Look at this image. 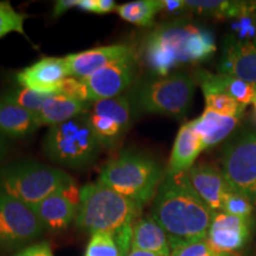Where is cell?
I'll return each mask as SVG.
<instances>
[{"mask_svg": "<svg viewBox=\"0 0 256 256\" xmlns=\"http://www.w3.org/2000/svg\"><path fill=\"white\" fill-rule=\"evenodd\" d=\"M215 52L212 32L177 19L156 26L144 40L139 57L150 76H168L182 66L206 62Z\"/></svg>", "mask_w": 256, "mask_h": 256, "instance_id": "6da1fadb", "label": "cell"}, {"mask_svg": "<svg viewBox=\"0 0 256 256\" xmlns=\"http://www.w3.org/2000/svg\"><path fill=\"white\" fill-rule=\"evenodd\" d=\"M151 214L168 234L171 250L182 243L206 241L215 215L191 188L185 174L164 176Z\"/></svg>", "mask_w": 256, "mask_h": 256, "instance_id": "7a4b0ae2", "label": "cell"}, {"mask_svg": "<svg viewBox=\"0 0 256 256\" xmlns=\"http://www.w3.org/2000/svg\"><path fill=\"white\" fill-rule=\"evenodd\" d=\"M142 208L98 180L84 185L76 215V224L88 234L107 232L119 246L121 256L132 248L133 226Z\"/></svg>", "mask_w": 256, "mask_h": 256, "instance_id": "3957f363", "label": "cell"}, {"mask_svg": "<svg viewBox=\"0 0 256 256\" xmlns=\"http://www.w3.org/2000/svg\"><path fill=\"white\" fill-rule=\"evenodd\" d=\"M196 80L186 72L168 76H146L133 83L127 98L133 116L162 114L182 120L186 116L194 100Z\"/></svg>", "mask_w": 256, "mask_h": 256, "instance_id": "277c9868", "label": "cell"}, {"mask_svg": "<svg viewBox=\"0 0 256 256\" xmlns=\"http://www.w3.org/2000/svg\"><path fill=\"white\" fill-rule=\"evenodd\" d=\"M164 176L162 166L152 156L124 151L106 164L98 180L142 208L154 198Z\"/></svg>", "mask_w": 256, "mask_h": 256, "instance_id": "5b68a950", "label": "cell"}, {"mask_svg": "<svg viewBox=\"0 0 256 256\" xmlns=\"http://www.w3.org/2000/svg\"><path fill=\"white\" fill-rule=\"evenodd\" d=\"M72 179L58 168L34 160H20L0 168V194L32 209Z\"/></svg>", "mask_w": 256, "mask_h": 256, "instance_id": "8992f818", "label": "cell"}, {"mask_svg": "<svg viewBox=\"0 0 256 256\" xmlns=\"http://www.w3.org/2000/svg\"><path fill=\"white\" fill-rule=\"evenodd\" d=\"M101 150V144L89 124L87 112L49 127L43 140V152L48 159L74 170L92 164Z\"/></svg>", "mask_w": 256, "mask_h": 256, "instance_id": "52a82bcc", "label": "cell"}, {"mask_svg": "<svg viewBox=\"0 0 256 256\" xmlns=\"http://www.w3.org/2000/svg\"><path fill=\"white\" fill-rule=\"evenodd\" d=\"M224 179L232 191L256 206V130H242L230 138L222 153Z\"/></svg>", "mask_w": 256, "mask_h": 256, "instance_id": "ba28073f", "label": "cell"}, {"mask_svg": "<svg viewBox=\"0 0 256 256\" xmlns=\"http://www.w3.org/2000/svg\"><path fill=\"white\" fill-rule=\"evenodd\" d=\"M43 230L31 208L0 194V255L22 250Z\"/></svg>", "mask_w": 256, "mask_h": 256, "instance_id": "9c48e42d", "label": "cell"}, {"mask_svg": "<svg viewBox=\"0 0 256 256\" xmlns=\"http://www.w3.org/2000/svg\"><path fill=\"white\" fill-rule=\"evenodd\" d=\"M87 116L102 148L119 145L134 118L126 94L92 102Z\"/></svg>", "mask_w": 256, "mask_h": 256, "instance_id": "30bf717a", "label": "cell"}, {"mask_svg": "<svg viewBox=\"0 0 256 256\" xmlns=\"http://www.w3.org/2000/svg\"><path fill=\"white\" fill-rule=\"evenodd\" d=\"M139 58L136 51H133L83 78L87 84L90 101L106 100L124 95L122 92L132 87L136 82Z\"/></svg>", "mask_w": 256, "mask_h": 256, "instance_id": "8fae6325", "label": "cell"}, {"mask_svg": "<svg viewBox=\"0 0 256 256\" xmlns=\"http://www.w3.org/2000/svg\"><path fill=\"white\" fill-rule=\"evenodd\" d=\"M254 220L215 212L208 232L206 243L220 254L238 255L250 242Z\"/></svg>", "mask_w": 256, "mask_h": 256, "instance_id": "7c38bea8", "label": "cell"}, {"mask_svg": "<svg viewBox=\"0 0 256 256\" xmlns=\"http://www.w3.org/2000/svg\"><path fill=\"white\" fill-rule=\"evenodd\" d=\"M220 74L256 84V38L240 40L230 34L224 40Z\"/></svg>", "mask_w": 256, "mask_h": 256, "instance_id": "4fadbf2b", "label": "cell"}, {"mask_svg": "<svg viewBox=\"0 0 256 256\" xmlns=\"http://www.w3.org/2000/svg\"><path fill=\"white\" fill-rule=\"evenodd\" d=\"M66 78H69V70L64 57H43L19 72L17 82L30 90L52 95L58 92L60 83Z\"/></svg>", "mask_w": 256, "mask_h": 256, "instance_id": "5bb4252c", "label": "cell"}, {"mask_svg": "<svg viewBox=\"0 0 256 256\" xmlns=\"http://www.w3.org/2000/svg\"><path fill=\"white\" fill-rule=\"evenodd\" d=\"M185 176L191 188L214 212L222 211L224 200L232 188L224 179L220 170L210 164L200 162L192 166L185 172Z\"/></svg>", "mask_w": 256, "mask_h": 256, "instance_id": "9a60e30c", "label": "cell"}, {"mask_svg": "<svg viewBox=\"0 0 256 256\" xmlns=\"http://www.w3.org/2000/svg\"><path fill=\"white\" fill-rule=\"evenodd\" d=\"M133 51V48L128 44H113L70 54L64 58L69 70V78H86Z\"/></svg>", "mask_w": 256, "mask_h": 256, "instance_id": "2e32d148", "label": "cell"}, {"mask_svg": "<svg viewBox=\"0 0 256 256\" xmlns=\"http://www.w3.org/2000/svg\"><path fill=\"white\" fill-rule=\"evenodd\" d=\"M62 188L32 208L40 226L46 232H64L76 220L78 204L69 200L62 192Z\"/></svg>", "mask_w": 256, "mask_h": 256, "instance_id": "e0dca14e", "label": "cell"}, {"mask_svg": "<svg viewBox=\"0 0 256 256\" xmlns=\"http://www.w3.org/2000/svg\"><path fill=\"white\" fill-rule=\"evenodd\" d=\"M194 78L203 92L206 110L215 112L224 116L242 118L246 107L238 104L228 92H224L217 78V74L200 69L194 72Z\"/></svg>", "mask_w": 256, "mask_h": 256, "instance_id": "ac0fdd59", "label": "cell"}, {"mask_svg": "<svg viewBox=\"0 0 256 256\" xmlns=\"http://www.w3.org/2000/svg\"><path fill=\"white\" fill-rule=\"evenodd\" d=\"M202 151H204V146L200 136L194 132L191 122L184 124L174 140L165 174H185L194 165V162Z\"/></svg>", "mask_w": 256, "mask_h": 256, "instance_id": "d6986e66", "label": "cell"}, {"mask_svg": "<svg viewBox=\"0 0 256 256\" xmlns=\"http://www.w3.org/2000/svg\"><path fill=\"white\" fill-rule=\"evenodd\" d=\"M42 126L38 114L0 98V134L4 138L23 139Z\"/></svg>", "mask_w": 256, "mask_h": 256, "instance_id": "ffe728a7", "label": "cell"}, {"mask_svg": "<svg viewBox=\"0 0 256 256\" xmlns=\"http://www.w3.org/2000/svg\"><path fill=\"white\" fill-rule=\"evenodd\" d=\"M130 250H144L162 256H171L168 234L152 216L140 217L133 226Z\"/></svg>", "mask_w": 256, "mask_h": 256, "instance_id": "44dd1931", "label": "cell"}, {"mask_svg": "<svg viewBox=\"0 0 256 256\" xmlns=\"http://www.w3.org/2000/svg\"><path fill=\"white\" fill-rule=\"evenodd\" d=\"M241 118L224 116L215 112L206 110L197 119L190 121L203 142L204 150L217 145L226 139L236 130Z\"/></svg>", "mask_w": 256, "mask_h": 256, "instance_id": "7402d4cb", "label": "cell"}, {"mask_svg": "<svg viewBox=\"0 0 256 256\" xmlns=\"http://www.w3.org/2000/svg\"><path fill=\"white\" fill-rule=\"evenodd\" d=\"M92 102H82L62 94L49 96L46 104L38 112V119L42 126H56L74 118L80 116L88 110Z\"/></svg>", "mask_w": 256, "mask_h": 256, "instance_id": "603a6c76", "label": "cell"}, {"mask_svg": "<svg viewBox=\"0 0 256 256\" xmlns=\"http://www.w3.org/2000/svg\"><path fill=\"white\" fill-rule=\"evenodd\" d=\"M185 4L188 11L220 20L250 14L256 8L255 2L229 0H185Z\"/></svg>", "mask_w": 256, "mask_h": 256, "instance_id": "cb8c5ba5", "label": "cell"}, {"mask_svg": "<svg viewBox=\"0 0 256 256\" xmlns=\"http://www.w3.org/2000/svg\"><path fill=\"white\" fill-rule=\"evenodd\" d=\"M160 11V0H136L118 5L115 10V12L126 22L142 28L153 25L156 16Z\"/></svg>", "mask_w": 256, "mask_h": 256, "instance_id": "d4e9b609", "label": "cell"}, {"mask_svg": "<svg viewBox=\"0 0 256 256\" xmlns=\"http://www.w3.org/2000/svg\"><path fill=\"white\" fill-rule=\"evenodd\" d=\"M217 78L224 92H228L238 104L247 107L248 104H254L256 102L255 83L243 81L241 78L224 75V74H217Z\"/></svg>", "mask_w": 256, "mask_h": 256, "instance_id": "484cf974", "label": "cell"}, {"mask_svg": "<svg viewBox=\"0 0 256 256\" xmlns=\"http://www.w3.org/2000/svg\"><path fill=\"white\" fill-rule=\"evenodd\" d=\"M49 96L50 95L40 94V92L30 90V89L19 86L17 88H12L6 92L2 98V100L38 113L43 108V106L46 104Z\"/></svg>", "mask_w": 256, "mask_h": 256, "instance_id": "4316f807", "label": "cell"}, {"mask_svg": "<svg viewBox=\"0 0 256 256\" xmlns=\"http://www.w3.org/2000/svg\"><path fill=\"white\" fill-rule=\"evenodd\" d=\"M26 19L28 16L18 12L11 2L0 0V38L14 32L26 37L24 28Z\"/></svg>", "mask_w": 256, "mask_h": 256, "instance_id": "83f0119b", "label": "cell"}, {"mask_svg": "<svg viewBox=\"0 0 256 256\" xmlns=\"http://www.w3.org/2000/svg\"><path fill=\"white\" fill-rule=\"evenodd\" d=\"M84 256H121V252L110 234L96 232L89 240Z\"/></svg>", "mask_w": 256, "mask_h": 256, "instance_id": "f1b7e54d", "label": "cell"}, {"mask_svg": "<svg viewBox=\"0 0 256 256\" xmlns=\"http://www.w3.org/2000/svg\"><path fill=\"white\" fill-rule=\"evenodd\" d=\"M222 211L229 214V215L252 218V211H254V204L247 197L232 190L226 196V200H224Z\"/></svg>", "mask_w": 256, "mask_h": 256, "instance_id": "f546056e", "label": "cell"}, {"mask_svg": "<svg viewBox=\"0 0 256 256\" xmlns=\"http://www.w3.org/2000/svg\"><path fill=\"white\" fill-rule=\"evenodd\" d=\"M57 94L68 96V98L78 101L92 102L87 84H86L83 78H66L62 83H60Z\"/></svg>", "mask_w": 256, "mask_h": 256, "instance_id": "4dcf8cb0", "label": "cell"}, {"mask_svg": "<svg viewBox=\"0 0 256 256\" xmlns=\"http://www.w3.org/2000/svg\"><path fill=\"white\" fill-rule=\"evenodd\" d=\"M171 256H240L220 254L209 247L206 241H197L190 243H182L172 248Z\"/></svg>", "mask_w": 256, "mask_h": 256, "instance_id": "1f68e13d", "label": "cell"}, {"mask_svg": "<svg viewBox=\"0 0 256 256\" xmlns=\"http://www.w3.org/2000/svg\"><path fill=\"white\" fill-rule=\"evenodd\" d=\"M14 256H55L51 246L46 241L34 243L19 250Z\"/></svg>", "mask_w": 256, "mask_h": 256, "instance_id": "d6a6232c", "label": "cell"}, {"mask_svg": "<svg viewBox=\"0 0 256 256\" xmlns=\"http://www.w3.org/2000/svg\"><path fill=\"white\" fill-rule=\"evenodd\" d=\"M160 12L168 14H177L186 10L185 0H160Z\"/></svg>", "mask_w": 256, "mask_h": 256, "instance_id": "836d02e7", "label": "cell"}, {"mask_svg": "<svg viewBox=\"0 0 256 256\" xmlns=\"http://www.w3.org/2000/svg\"><path fill=\"white\" fill-rule=\"evenodd\" d=\"M78 0H58V2H55V6H54L52 16L55 18L60 17L66 14V11L72 8H78Z\"/></svg>", "mask_w": 256, "mask_h": 256, "instance_id": "e575fe53", "label": "cell"}, {"mask_svg": "<svg viewBox=\"0 0 256 256\" xmlns=\"http://www.w3.org/2000/svg\"><path fill=\"white\" fill-rule=\"evenodd\" d=\"M118 5L113 0H96V14H110L116 10Z\"/></svg>", "mask_w": 256, "mask_h": 256, "instance_id": "d590c367", "label": "cell"}, {"mask_svg": "<svg viewBox=\"0 0 256 256\" xmlns=\"http://www.w3.org/2000/svg\"><path fill=\"white\" fill-rule=\"evenodd\" d=\"M78 8L87 12H96V0H78Z\"/></svg>", "mask_w": 256, "mask_h": 256, "instance_id": "8d00e7d4", "label": "cell"}, {"mask_svg": "<svg viewBox=\"0 0 256 256\" xmlns=\"http://www.w3.org/2000/svg\"><path fill=\"white\" fill-rule=\"evenodd\" d=\"M8 153V142H6V138L0 134V162L5 159L6 154Z\"/></svg>", "mask_w": 256, "mask_h": 256, "instance_id": "74e56055", "label": "cell"}, {"mask_svg": "<svg viewBox=\"0 0 256 256\" xmlns=\"http://www.w3.org/2000/svg\"><path fill=\"white\" fill-rule=\"evenodd\" d=\"M127 256H162L159 254H154V252H144V250H130L128 252Z\"/></svg>", "mask_w": 256, "mask_h": 256, "instance_id": "f35d334b", "label": "cell"}, {"mask_svg": "<svg viewBox=\"0 0 256 256\" xmlns=\"http://www.w3.org/2000/svg\"><path fill=\"white\" fill-rule=\"evenodd\" d=\"M254 114H255V119H256V102L254 104Z\"/></svg>", "mask_w": 256, "mask_h": 256, "instance_id": "ab89813d", "label": "cell"}]
</instances>
